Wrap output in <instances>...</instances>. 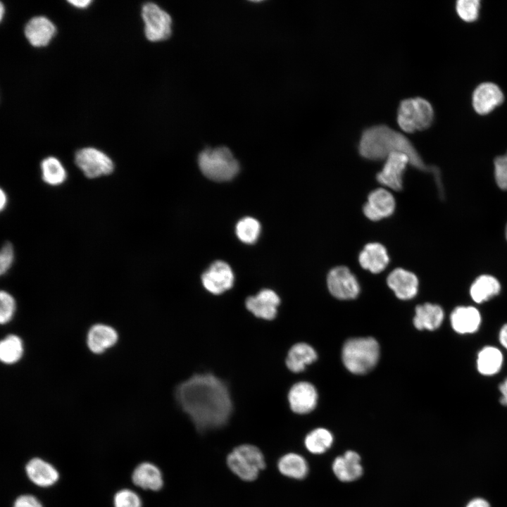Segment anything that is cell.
<instances>
[{"label": "cell", "instance_id": "cell-1", "mask_svg": "<svg viewBox=\"0 0 507 507\" xmlns=\"http://www.w3.org/2000/svg\"><path fill=\"white\" fill-rule=\"evenodd\" d=\"M176 399L201 430L218 428L228 420L232 410L225 384L211 374H196L180 383Z\"/></svg>", "mask_w": 507, "mask_h": 507}, {"label": "cell", "instance_id": "cell-2", "mask_svg": "<svg viewBox=\"0 0 507 507\" xmlns=\"http://www.w3.org/2000/svg\"><path fill=\"white\" fill-rule=\"evenodd\" d=\"M358 149L363 158L370 161L385 160L392 153H403L408 157L410 165L421 171L432 173L439 189H442L439 169L427 165L411 142L386 125H375L365 129Z\"/></svg>", "mask_w": 507, "mask_h": 507}, {"label": "cell", "instance_id": "cell-3", "mask_svg": "<svg viewBox=\"0 0 507 507\" xmlns=\"http://www.w3.org/2000/svg\"><path fill=\"white\" fill-rule=\"evenodd\" d=\"M342 361L351 373L356 375L367 373L377 364L380 347L373 337L348 339L342 349Z\"/></svg>", "mask_w": 507, "mask_h": 507}, {"label": "cell", "instance_id": "cell-4", "mask_svg": "<svg viewBox=\"0 0 507 507\" xmlns=\"http://www.w3.org/2000/svg\"><path fill=\"white\" fill-rule=\"evenodd\" d=\"M199 167L208 179L226 182L233 179L239 170V164L226 146L206 149L198 158Z\"/></svg>", "mask_w": 507, "mask_h": 507}, {"label": "cell", "instance_id": "cell-5", "mask_svg": "<svg viewBox=\"0 0 507 507\" xmlns=\"http://www.w3.org/2000/svg\"><path fill=\"white\" fill-rule=\"evenodd\" d=\"M434 109L427 99L416 96L402 100L397 111V123L405 132L413 133L429 128L434 120Z\"/></svg>", "mask_w": 507, "mask_h": 507}, {"label": "cell", "instance_id": "cell-6", "mask_svg": "<svg viewBox=\"0 0 507 507\" xmlns=\"http://www.w3.org/2000/svg\"><path fill=\"white\" fill-rule=\"evenodd\" d=\"M230 469L239 478L246 481L255 480L265 467V460L261 451L249 444L236 447L227 458Z\"/></svg>", "mask_w": 507, "mask_h": 507}, {"label": "cell", "instance_id": "cell-7", "mask_svg": "<svg viewBox=\"0 0 507 507\" xmlns=\"http://www.w3.org/2000/svg\"><path fill=\"white\" fill-rule=\"evenodd\" d=\"M142 17L148 40L156 42L170 37L172 33L171 17L157 4L152 2L144 4L142 8Z\"/></svg>", "mask_w": 507, "mask_h": 507}, {"label": "cell", "instance_id": "cell-8", "mask_svg": "<svg viewBox=\"0 0 507 507\" xmlns=\"http://www.w3.org/2000/svg\"><path fill=\"white\" fill-rule=\"evenodd\" d=\"M75 163L88 178H96L113 173L114 163L103 151L94 147H84L75 154Z\"/></svg>", "mask_w": 507, "mask_h": 507}, {"label": "cell", "instance_id": "cell-9", "mask_svg": "<svg viewBox=\"0 0 507 507\" xmlns=\"http://www.w3.org/2000/svg\"><path fill=\"white\" fill-rule=\"evenodd\" d=\"M327 284L330 294L341 300L356 299L360 285L349 268L344 265L333 268L327 274Z\"/></svg>", "mask_w": 507, "mask_h": 507}, {"label": "cell", "instance_id": "cell-10", "mask_svg": "<svg viewBox=\"0 0 507 507\" xmlns=\"http://www.w3.org/2000/svg\"><path fill=\"white\" fill-rule=\"evenodd\" d=\"M408 165H410V161L406 154L399 152L389 154L384 160L382 170L377 174V182L392 190H401Z\"/></svg>", "mask_w": 507, "mask_h": 507}, {"label": "cell", "instance_id": "cell-11", "mask_svg": "<svg viewBox=\"0 0 507 507\" xmlns=\"http://www.w3.org/2000/svg\"><path fill=\"white\" fill-rule=\"evenodd\" d=\"M396 202L393 194L387 189L380 187L372 191L363 207L365 216L372 221H378L392 215L395 210Z\"/></svg>", "mask_w": 507, "mask_h": 507}, {"label": "cell", "instance_id": "cell-12", "mask_svg": "<svg viewBox=\"0 0 507 507\" xmlns=\"http://www.w3.org/2000/svg\"><path fill=\"white\" fill-rule=\"evenodd\" d=\"M204 287L211 293L220 294L230 289L234 283L230 266L223 261L213 262L201 275Z\"/></svg>", "mask_w": 507, "mask_h": 507}, {"label": "cell", "instance_id": "cell-13", "mask_svg": "<svg viewBox=\"0 0 507 507\" xmlns=\"http://www.w3.org/2000/svg\"><path fill=\"white\" fill-rule=\"evenodd\" d=\"M504 100L501 89L495 83L484 82L478 84L472 94V105L479 115L489 114Z\"/></svg>", "mask_w": 507, "mask_h": 507}, {"label": "cell", "instance_id": "cell-14", "mask_svg": "<svg viewBox=\"0 0 507 507\" xmlns=\"http://www.w3.org/2000/svg\"><path fill=\"white\" fill-rule=\"evenodd\" d=\"M387 283L399 299L409 300L418 294L419 282L417 276L403 268L393 270L387 277Z\"/></svg>", "mask_w": 507, "mask_h": 507}, {"label": "cell", "instance_id": "cell-15", "mask_svg": "<svg viewBox=\"0 0 507 507\" xmlns=\"http://www.w3.org/2000/svg\"><path fill=\"white\" fill-rule=\"evenodd\" d=\"M291 409L298 414H306L316 406L318 393L315 387L307 382H299L294 384L288 394Z\"/></svg>", "mask_w": 507, "mask_h": 507}, {"label": "cell", "instance_id": "cell-16", "mask_svg": "<svg viewBox=\"0 0 507 507\" xmlns=\"http://www.w3.org/2000/svg\"><path fill=\"white\" fill-rule=\"evenodd\" d=\"M280 299L278 295L269 289H263L256 296L246 299V308L256 317L265 320H273L277 314Z\"/></svg>", "mask_w": 507, "mask_h": 507}, {"label": "cell", "instance_id": "cell-17", "mask_svg": "<svg viewBox=\"0 0 507 507\" xmlns=\"http://www.w3.org/2000/svg\"><path fill=\"white\" fill-rule=\"evenodd\" d=\"M24 33L32 46L42 47L47 46L56 35V27L46 17L35 16L26 23Z\"/></svg>", "mask_w": 507, "mask_h": 507}, {"label": "cell", "instance_id": "cell-18", "mask_svg": "<svg viewBox=\"0 0 507 507\" xmlns=\"http://www.w3.org/2000/svg\"><path fill=\"white\" fill-rule=\"evenodd\" d=\"M453 330L461 334L477 332L481 325V314L477 308L472 306L456 307L450 315Z\"/></svg>", "mask_w": 507, "mask_h": 507}, {"label": "cell", "instance_id": "cell-19", "mask_svg": "<svg viewBox=\"0 0 507 507\" xmlns=\"http://www.w3.org/2000/svg\"><path fill=\"white\" fill-rule=\"evenodd\" d=\"M358 262L363 269L377 274L387 268L389 263V256L387 249L382 244L370 242L360 252Z\"/></svg>", "mask_w": 507, "mask_h": 507}, {"label": "cell", "instance_id": "cell-20", "mask_svg": "<svg viewBox=\"0 0 507 507\" xmlns=\"http://www.w3.org/2000/svg\"><path fill=\"white\" fill-rule=\"evenodd\" d=\"M332 470L342 482L354 481L363 474L361 456L356 451H347L343 456H337L334 460Z\"/></svg>", "mask_w": 507, "mask_h": 507}, {"label": "cell", "instance_id": "cell-21", "mask_svg": "<svg viewBox=\"0 0 507 507\" xmlns=\"http://www.w3.org/2000/svg\"><path fill=\"white\" fill-rule=\"evenodd\" d=\"M25 472L35 484L42 487L54 484L59 478L57 470L51 463L39 458L29 461L25 466Z\"/></svg>", "mask_w": 507, "mask_h": 507}, {"label": "cell", "instance_id": "cell-22", "mask_svg": "<svg viewBox=\"0 0 507 507\" xmlns=\"http://www.w3.org/2000/svg\"><path fill=\"white\" fill-rule=\"evenodd\" d=\"M415 312L413 323L419 330H435L441 326L444 318L442 308L431 303L418 305Z\"/></svg>", "mask_w": 507, "mask_h": 507}, {"label": "cell", "instance_id": "cell-23", "mask_svg": "<svg viewBox=\"0 0 507 507\" xmlns=\"http://www.w3.org/2000/svg\"><path fill=\"white\" fill-rule=\"evenodd\" d=\"M118 333L111 327L97 324L92 326L87 334V346L94 353H101L112 347L118 341Z\"/></svg>", "mask_w": 507, "mask_h": 507}, {"label": "cell", "instance_id": "cell-24", "mask_svg": "<svg viewBox=\"0 0 507 507\" xmlns=\"http://www.w3.org/2000/svg\"><path fill=\"white\" fill-rule=\"evenodd\" d=\"M132 480L135 485L144 489L158 491L163 484L161 470L148 462L142 463L134 468Z\"/></svg>", "mask_w": 507, "mask_h": 507}, {"label": "cell", "instance_id": "cell-25", "mask_svg": "<svg viewBox=\"0 0 507 507\" xmlns=\"http://www.w3.org/2000/svg\"><path fill=\"white\" fill-rule=\"evenodd\" d=\"M501 284L492 275H482L477 277L470 288L471 299L477 303H482L500 293Z\"/></svg>", "mask_w": 507, "mask_h": 507}, {"label": "cell", "instance_id": "cell-26", "mask_svg": "<svg viewBox=\"0 0 507 507\" xmlns=\"http://www.w3.org/2000/svg\"><path fill=\"white\" fill-rule=\"evenodd\" d=\"M503 357L501 351L493 346L483 347L477 353L476 365L477 371L485 376L498 373L502 368Z\"/></svg>", "mask_w": 507, "mask_h": 507}, {"label": "cell", "instance_id": "cell-27", "mask_svg": "<svg viewBox=\"0 0 507 507\" xmlns=\"http://www.w3.org/2000/svg\"><path fill=\"white\" fill-rule=\"evenodd\" d=\"M316 358L317 353L312 346L306 343H297L289 351L286 365L291 371L299 373Z\"/></svg>", "mask_w": 507, "mask_h": 507}, {"label": "cell", "instance_id": "cell-28", "mask_svg": "<svg viewBox=\"0 0 507 507\" xmlns=\"http://www.w3.org/2000/svg\"><path fill=\"white\" fill-rule=\"evenodd\" d=\"M278 469L287 477L303 479L308 474V465L303 457L297 453H289L280 459Z\"/></svg>", "mask_w": 507, "mask_h": 507}, {"label": "cell", "instance_id": "cell-29", "mask_svg": "<svg viewBox=\"0 0 507 507\" xmlns=\"http://www.w3.org/2000/svg\"><path fill=\"white\" fill-rule=\"evenodd\" d=\"M40 167L42 178L47 184L58 186L66 180V170L57 158L54 156L45 158L41 162Z\"/></svg>", "mask_w": 507, "mask_h": 507}, {"label": "cell", "instance_id": "cell-30", "mask_svg": "<svg viewBox=\"0 0 507 507\" xmlns=\"http://www.w3.org/2000/svg\"><path fill=\"white\" fill-rule=\"evenodd\" d=\"M305 446L314 454H321L327 451L333 443L332 434L327 429L319 427L309 432L305 438Z\"/></svg>", "mask_w": 507, "mask_h": 507}, {"label": "cell", "instance_id": "cell-31", "mask_svg": "<svg viewBox=\"0 0 507 507\" xmlns=\"http://www.w3.org/2000/svg\"><path fill=\"white\" fill-rule=\"evenodd\" d=\"M23 353L22 340L16 335L11 334L5 337L0 344V358L6 364H13L18 361Z\"/></svg>", "mask_w": 507, "mask_h": 507}, {"label": "cell", "instance_id": "cell-32", "mask_svg": "<svg viewBox=\"0 0 507 507\" xmlns=\"http://www.w3.org/2000/svg\"><path fill=\"white\" fill-rule=\"evenodd\" d=\"M261 225L254 218L246 217L241 219L236 225L237 237L244 243H255L260 234Z\"/></svg>", "mask_w": 507, "mask_h": 507}, {"label": "cell", "instance_id": "cell-33", "mask_svg": "<svg viewBox=\"0 0 507 507\" xmlns=\"http://www.w3.org/2000/svg\"><path fill=\"white\" fill-rule=\"evenodd\" d=\"M479 0H458L456 2V11L458 17L465 22L475 21L480 14Z\"/></svg>", "mask_w": 507, "mask_h": 507}, {"label": "cell", "instance_id": "cell-34", "mask_svg": "<svg viewBox=\"0 0 507 507\" xmlns=\"http://www.w3.org/2000/svg\"><path fill=\"white\" fill-rule=\"evenodd\" d=\"M113 504L114 507H142V501L134 492L124 489L115 494Z\"/></svg>", "mask_w": 507, "mask_h": 507}, {"label": "cell", "instance_id": "cell-35", "mask_svg": "<svg viewBox=\"0 0 507 507\" xmlns=\"http://www.w3.org/2000/svg\"><path fill=\"white\" fill-rule=\"evenodd\" d=\"M0 301V322L1 324H6L13 316L15 310V302L13 297L4 291L1 292Z\"/></svg>", "mask_w": 507, "mask_h": 507}, {"label": "cell", "instance_id": "cell-36", "mask_svg": "<svg viewBox=\"0 0 507 507\" xmlns=\"http://www.w3.org/2000/svg\"><path fill=\"white\" fill-rule=\"evenodd\" d=\"M494 177L498 187L507 190V158L506 155L499 156L494 161Z\"/></svg>", "mask_w": 507, "mask_h": 507}, {"label": "cell", "instance_id": "cell-37", "mask_svg": "<svg viewBox=\"0 0 507 507\" xmlns=\"http://www.w3.org/2000/svg\"><path fill=\"white\" fill-rule=\"evenodd\" d=\"M14 259V251L11 243H5L0 254V273L5 274L11 267Z\"/></svg>", "mask_w": 507, "mask_h": 507}, {"label": "cell", "instance_id": "cell-38", "mask_svg": "<svg viewBox=\"0 0 507 507\" xmlns=\"http://www.w3.org/2000/svg\"><path fill=\"white\" fill-rule=\"evenodd\" d=\"M13 507H43V506L35 496L24 494L15 499Z\"/></svg>", "mask_w": 507, "mask_h": 507}, {"label": "cell", "instance_id": "cell-39", "mask_svg": "<svg viewBox=\"0 0 507 507\" xmlns=\"http://www.w3.org/2000/svg\"><path fill=\"white\" fill-rule=\"evenodd\" d=\"M499 389L501 394L500 402L502 405L507 406V378L499 384Z\"/></svg>", "mask_w": 507, "mask_h": 507}, {"label": "cell", "instance_id": "cell-40", "mask_svg": "<svg viewBox=\"0 0 507 507\" xmlns=\"http://www.w3.org/2000/svg\"><path fill=\"white\" fill-rule=\"evenodd\" d=\"M466 507H490V505L486 500L481 498H476L471 500Z\"/></svg>", "mask_w": 507, "mask_h": 507}, {"label": "cell", "instance_id": "cell-41", "mask_svg": "<svg viewBox=\"0 0 507 507\" xmlns=\"http://www.w3.org/2000/svg\"><path fill=\"white\" fill-rule=\"evenodd\" d=\"M499 339L501 344L507 350V323L501 327L499 334Z\"/></svg>", "mask_w": 507, "mask_h": 507}, {"label": "cell", "instance_id": "cell-42", "mask_svg": "<svg viewBox=\"0 0 507 507\" xmlns=\"http://www.w3.org/2000/svg\"><path fill=\"white\" fill-rule=\"evenodd\" d=\"M73 6L77 8H85L88 7L92 3L91 0H71L68 1Z\"/></svg>", "mask_w": 507, "mask_h": 507}, {"label": "cell", "instance_id": "cell-43", "mask_svg": "<svg viewBox=\"0 0 507 507\" xmlns=\"http://www.w3.org/2000/svg\"><path fill=\"white\" fill-rule=\"evenodd\" d=\"M7 203V196L6 193L4 192L3 189H1V203H0V208L1 211H3Z\"/></svg>", "mask_w": 507, "mask_h": 507}, {"label": "cell", "instance_id": "cell-44", "mask_svg": "<svg viewBox=\"0 0 507 507\" xmlns=\"http://www.w3.org/2000/svg\"><path fill=\"white\" fill-rule=\"evenodd\" d=\"M0 7H1V9H0V11H1V12H0V19H1V20H2L3 17H4V11H5L4 4H3L2 3H1V6H0Z\"/></svg>", "mask_w": 507, "mask_h": 507}, {"label": "cell", "instance_id": "cell-45", "mask_svg": "<svg viewBox=\"0 0 507 507\" xmlns=\"http://www.w3.org/2000/svg\"><path fill=\"white\" fill-rule=\"evenodd\" d=\"M506 239H507V226H506Z\"/></svg>", "mask_w": 507, "mask_h": 507}, {"label": "cell", "instance_id": "cell-46", "mask_svg": "<svg viewBox=\"0 0 507 507\" xmlns=\"http://www.w3.org/2000/svg\"><path fill=\"white\" fill-rule=\"evenodd\" d=\"M505 155H506V158H507V153H506V154Z\"/></svg>", "mask_w": 507, "mask_h": 507}]
</instances>
